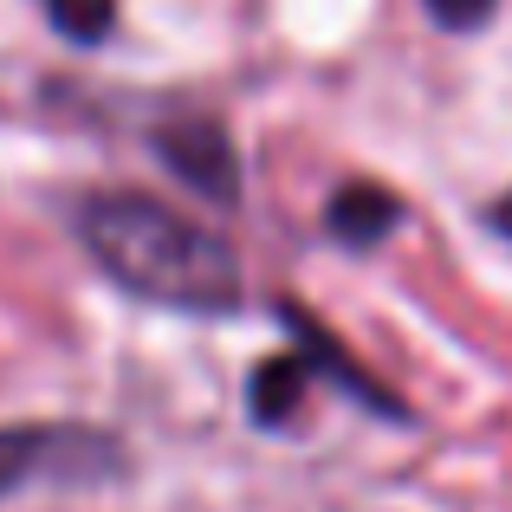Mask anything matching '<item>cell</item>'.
Instances as JSON below:
<instances>
[{
    "label": "cell",
    "instance_id": "3",
    "mask_svg": "<svg viewBox=\"0 0 512 512\" xmlns=\"http://www.w3.org/2000/svg\"><path fill=\"white\" fill-rule=\"evenodd\" d=\"M396 221H402V201L376 182H350L331 195V234L350 240V247H376Z\"/></svg>",
    "mask_w": 512,
    "mask_h": 512
},
{
    "label": "cell",
    "instance_id": "1",
    "mask_svg": "<svg viewBox=\"0 0 512 512\" xmlns=\"http://www.w3.org/2000/svg\"><path fill=\"white\" fill-rule=\"evenodd\" d=\"M78 234L117 286L150 305L195 318L240 305V253L214 227L188 221L150 195H91L78 214Z\"/></svg>",
    "mask_w": 512,
    "mask_h": 512
},
{
    "label": "cell",
    "instance_id": "5",
    "mask_svg": "<svg viewBox=\"0 0 512 512\" xmlns=\"http://www.w3.org/2000/svg\"><path fill=\"white\" fill-rule=\"evenodd\" d=\"M111 7L117 0H46L52 26H59L65 39H78V46H91V39L111 33Z\"/></svg>",
    "mask_w": 512,
    "mask_h": 512
},
{
    "label": "cell",
    "instance_id": "8",
    "mask_svg": "<svg viewBox=\"0 0 512 512\" xmlns=\"http://www.w3.org/2000/svg\"><path fill=\"white\" fill-rule=\"evenodd\" d=\"M493 227H500V234H512V195L500 201V208H493Z\"/></svg>",
    "mask_w": 512,
    "mask_h": 512
},
{
    "label": "cell",
    "instance_id": "4",
    "mask_svg": "<svg viewBox=\"0 0 512 512\" xmlns=\"http://www.w3.org/2000/svg\"><path fill=\"white\" fill-rule=\"evenodd\" d=\"M305 383H312V363L305 357H266L260 370H253V389H247V409L260 415L266 428H279L292 409H299Z\"/></svg>",
    "mask_w": 512,
    "mask_h": 512
},
{
    "label": "cell",
    "instance_id": "7",
    "mask_svg": "<svg viewBox=\"0 0 512 512\" xmlns=\"http://www.w3.org/2000/svg\"><path fill=\"white\" fill-rule=\"evenodd\" d=\"M428 13H435L441 26H487L493 20V0H428Z\"/></svg>",
    "mask_w": 512,
    "mask_h": 512
},
{
    "label": "cell",
    "instance_id": "6",
    "mask_svg": "<svg viewBox=\"0 0 512 512\" xmlns=\"http://www.w3.org/2000/svg\"><path fill=\"white\" fill-rule=\"evenodd\" d=\"M39 454H46V435H39V428H0V500L39 467Z\"/></svg>",
    "mask_w": 512,
    "mask_h": 512
},
{
    "label": "cell",
    "instance_id": "2",
    "mask_svg": "<svg viewBox=\"0 0 512 512\" xmlns=\"http://www.w3.org/2000/svg\"><path fill=\"white\" fill-rule=\"evenodd\" d=\"M156 156H163L201 201H214V208H234L240 201V156H234V137H227L214 117L163 124L156 130Z\"/></svg>",
    "mask_w": 512,
    "mask_h": 512
}]
</instances>
